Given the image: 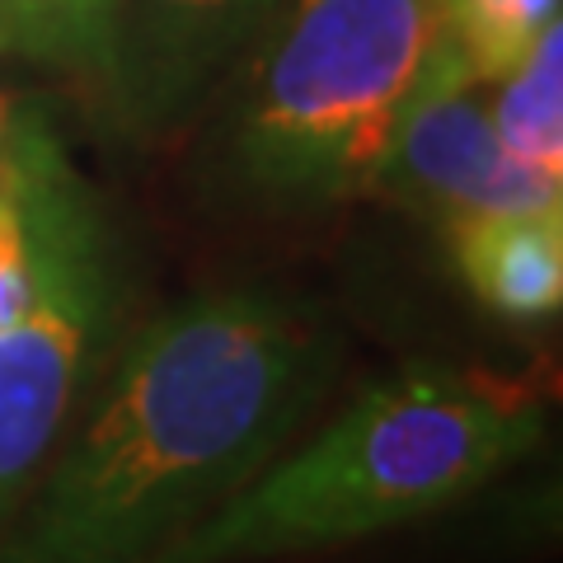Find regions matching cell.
Segmentation results:
<instances>
[{
    "label": "cell",
    "mask_w": 563,
    "mask_h": 563,
    "mask_svg": "<svg viewBox=\"0 0 563 563\" xmlns=\"http://www.w3.org/2000/svg\"><path fill=\"white\" fill-rule=\"evenodd\" d=\"M451 258L474 301L503 320H550L563 306V211L455 217Z\"/></svg>",
    "instance_id": "cell-7"
},
{
    "label": "cell",
    "mask_w": 563,
    "mask_h": 563,
    "mask_svg": "<svg viewBox=\"0 0 563 563\" xmlns=\"http://www.w3.org/2000/svg\"><path fill=\"white\" fill-rule=\"evenodd\" d=\"M488 122L498 146L521 169L563 184V29L559 20L498 80V99L488 103Z\"/></svg>",
    "instance_id": "cell-8"
},
{
    "label": "cell",
    "mask_w": 563,
    "mask_h": 563,
    "mask_svg": "<svg viewBox=\"0 0 563 563\" xmlns=\"http://www.w3.org/2000/svg\"><path fill=\"white\" fill-rule=\"evenodd\" d=\"M442 43L446 0H287L231 113L235 174L277 202L376 188Z\"/></svg>",
    "instance_id": "cell-3"
},
{
    "label": "cell",
    "mask_w": 563,
    "mask_h": 563,
    "mask_svg": "<svg viewBox=\"0 0 563 563\" xmlns=\"http://www.w3.org/2000/svg\"><path fill=\"white\" fill-rule=\"evenodd\" d=\"M333 362L324 320L277 291H207L155 314L0 563H155L268 470Z\"/></svg>",
    "instance_id": "cell-1"
},
{
    "label": "cell",
    "mask_w": 563,
    "mask_h": 563,
    "mask_svg": "<svg viewBox=\"0 0 563 563\" xmlns=\"http://www.w3.org/2000/svg\"><path fill=\"white\" fill-rule=\"evenodd\" d=\"M559 20V0H446V38L474 80H503Z\"/></svg>",
    "instance_id": "cell-10"
},
{
    "label": "cell",
    "mask_w": 563,
    "mask_h": 563,
    "mask_svg": "<svg viewBox=\"0 0 563 563\" xmlns=\"http://www.w3.org/2000/svg\"><path fill=\"white\" fill-rule=\"evenodd\" d=\"M33 296V254H29V221L14 188V174L0 161V329H10L29 310Z\"/></svg>",
    "instance_id": "cell-11"
},
{
    "label": "cell",
    "mask_w": 563,
    "mask_h": 563,
    "mask_svg": "<svg viewBox=\"0 0 563 563\" xmlns=\"http://www.w3.org/2000/svg\"><path fill=\"white\" fill-rule=\"evenodd\" d=\"M544 413L526 376L409 366L372 385L310 446L258 470L155 563H254L446 512L536 451Z\"/></svg>",
    "instance_id": "cell-2"
},
{
    "label": "cell",
    "mask_w": 563,
    "mask_h": 563,
    "mask_svg": "<svg viewBox=\"0 0 563 563\" xmlns=\"http://www.w3.org/2000/svg\"><path fill=\"white\" fill-rule=\"evenodd\" d=\"M24 118H29V109L5 90V85H0V161L10 155L14 136H20V128H24Z\"/></svg>",
    "instance_id": "cell-12"
},
{
    "label": "cell",
    "mask_w": 563,
    "mask_h": 563,
    "mask_svg": "<svg viewBox=\"0 0 563 563\" xmlns=\"http://www.w3.org/2000/svg\"><path fill=\"white\" fill-rule=\"evenodd\" d=\"M5 169L29 221L33 296L20 320L0 329V521L47 461L113 310V263L99 207L43 113L24 118Z\"/></svg>",
    "instance_id": "cell-4"
},
{
    "label": "cell",
    "mask_w": 563,
    "mask_h": 563,
    "mask_svg": "<svg viewBox=\"0 0 563 563\" xmlns=\"http://www.w3.org/2000/svg\"><path fill=\"white\" fill-rule=\"evenodd\" d=\"M109 5L113 0H0V47L62 70L99 103L109 76Z\"/></svg>",
    "instance_id": "cell-9"
},
{
    "label": "cell",
    "mask_w": 563,
    "mask_h": 563,
    "mask_svg": "<svg viewBox=\"0 0 563 563\" xmlns=\"http://www.w3.org/2000/svg\"><path fill=\"white\" fill-rule=\"evenodd\" d=\"M484 80L446 38L437 47L428 76L404 109L390 155L376 188L455 217H498V211H563V184L521 169L498 146L479 95Z\"/></svg>",
    "instance_id": "cell-6"
},
{
    "label": "cell",
    "mask_w": 563,
    "mask_h": 563,
    "mask_svg": "<svg viewBox=\"0 0 563 563\" xmlns=\"http://www.w3.org/2000/svg\"><path fill=\"white\" fill-rule=\"evenodd\" d=\"M287 0H113L99 113L132 141H169L244 66Z\"/></svg>",
    "instance_id": "cell-5"
}]
</instances>
